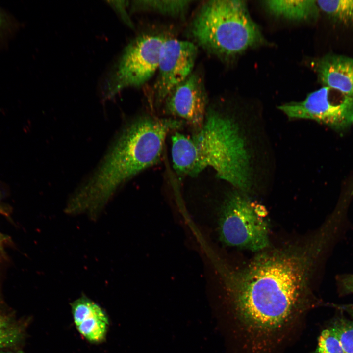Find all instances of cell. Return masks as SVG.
<instances>
[{"mask_svg":"<svg viewBox=\"0 0 353 353\" xmlns=\"http://www.w3.org/2000/svg\"><path fill=\"white\" fill-rule=\"evenodd\" d=\"M6 240L5 237L0 233V248L2 247L3 245L4 241Z\"/></svg>","mask_w":353,"mask_h":353,"instance_id":"cell-22","label":"cell"},{"mask_svg":"<svg viewBox=\"0 0 353 353\" xmlns=\"http://www.w3.org/2000/svg\"><path fill=\"white\" fill-rule=\"evenodd\" d=\"M71 306L75 326L88 317L107 315L98 303L84 295L73 302Z\"/></svg>","mask_w":353,"mask_h":353,"instance_id":"cell-15","label":"cell"},{"mask_svg":"<svg viewBox=\"0 0 353 353\" xmlns=\"http://www.w3.org/2000/svg\"><path fill=\"white\" fill-rule=\"evenodd\" d=\"M107 316L89 317L76 325V328L81 336L88 341L99 343L105 339L108 326Z\"/></svg>","mask_w":353,"mask_h":353,"instance_id":"cell-14","label":"cell"},{"mask_svg":"<svg viewBox=\"0 0 353 353\" xmlns=\"http://www.w3.org/2000/svg\"><path fill=\"white\" fill-rule=\"evenodd\" d=\"M336 280L338 290L341 295L353 294V274L337 275Z\"/></svg>","mask_w":353,"mask_h":353,"instance_id":"cell-19","label":"cell"},{"mask_svg":"<svg viewBox=\"0 0 353 353\" xmlns=\"http://www.w3.org/2000/svg\"><path fill=\"white\" fill-rule=\"evenodd\" d=\"M184 124L180 120L149 115L133 120L121 131L95 173L69 199L66 213L85 214L97 220L119 187L159 161L168 134Z\"/></svg>","mask_w":353,"mask_h":353,"instance_id":"cell-2","label":"cell"},{"mask_svg":"<svg viewBox=\"0 0 353 353\" xmlns=\"http://www.w3.org/2000/svg\"><path fill=\"white\" fill-rule=\"evenodd\" d=\"M110 5L121 17L123 21L130 27L134 28L133 24L128 15L127 8L129 5L127 0L108 1Z\"/></svg>","mask_w":353,"mask_h":353,"instance_id":"cell-20","label":"cell"},{"mask_svg":"<svg viewBox=\"0 0 353 353\" xmlns=\"http://www.w3.org/2000/svg\"><path fill=\"white\" fill-rule=\"evenodd\" d=\"M333 307L348 314L353 319V303L345 304H333Z\"/></svg>","mask_w":353,"mask_h":353,"instance_id":"cell-21","label":"cell"},{"mask_svg":"<svg viewBox=\"0 0 353 353\" xmlns=\"http://www.w3.org/2000/svg\"><path fill=\"white\" fill-rule=\"evenodd\" d=\"M263 2L271 13L291 20H313L319 16L320 10L316 0H277Z\"/></svg>","mask_w":353,"mask_h":353,"instance_id":"cell-11","label":"cell"},{"mask_svg":"<svg viewBox=\"0 0 353 353\" xmlns=\"http://www.w3.org/2000/svg\"><path fill=\"white\" fill-rule=\"evenodd\" d=\"M278 108L291 119L313 120L338 131L347 129L353 120V98L325 86L309 93L302 101Z\"/></svg>","mask_w":353,"mask_h":353,"instance_id":"cell-7","label":"cell"},{"mask_svg":"<svg viewBox=\"0 0 353 353\" xmlns=\"http://www.w3.org/2000/svg\"><path fill=\"white\" fill-rule=\"evenodd\" d=\"M329 328L338 337L344 353H353V319L337 317Z\"/></svg>","mask_w":353,"mask_h":353,"instance_id":"cell-17","label":"cell"},{"mask_svg":"<svg viewBox=\"0 0 353 353\" xmlns=\"http://www.w3.org/2000/svg\"><path fill=\"white\" fill-rule=\"evenodd\" d=\"M314 67L323 86L353 98V58L329 54L318 60Z\"/></svg>","mask_w":353,"mask_h":353,"instance_id":"cell-10","label":"cell"},{"mask_svg":"<svg viewBox=\"0 0 353 353\" xmlns=\"http://www.w3.org/2000/svg\"><path fill=\"white\" fill-rule=\"evenodd\" d=\"M161 106L170 118L180 120L196 130L203 124L208 109V98L202 76L192 72L175 86Z\"/></svg>","mask_w":353,"mask_h":353,"instance_id":"cell-9","label":"cell"},{"mask_svg":"<svg viewBox=\"0 0 353 353\" xmlns=\"http://www.w3.org/2000/svg\"><path fill=\"white\" fill-rule=\"evenodd\" d=\"M171 157L179 176H196L211 168L238 191L250 188V156L245 138L231 117L214 108H208L203 125L192 135L174 132Z\"/></svg>","mask_w":353,"mask_h":353,"instance_id":"cell-3","label":"cell"},{"mask_svg":"<svg viewBox=\"0 0 353 353\" xmlns=\"http://www.w3.org/2000/svg\"><path fill=\"white\" fill-rule=\"evenodd\" d=\"M192 0H134L131 9L134 11L156 13L173 18H183L187 14Z\"/></svg>","mask_w":353,"mask_h":353,"instance_id":"cell-12","label":"cell"},{"mask_svg":"<svg viewBox=\"0 0 353 353\" xmlns=\"http://www.w3.org/2000/svg\"><path fill=\"white\" fill-rule=\"evenodd\" d=\"M198 53L196 44L167 38L160 49L154 103L161 106L169 92L192 73Z\"/></svg>","mask_w":353,"mask_h":353,"instance_id":"cell-8","label":"cell"},{"mask_svg":"<svg viewBox=\"0 0 353 353\" xmlns=\"http://www.w3.org/2000/svg\"><path fill=\"white\" fill-rule=\"evenodd\" d=\"M315 353H345L338 337L329 327L319 336Z\"/></svg>","mask_w":353,"mask_h":353,"instance_id":"cell-18","label":"cell"},{"mask_svg":"<svg viewBox=\"0 0 353 353\" xmlns=\"http://www.w3.org/2000/svg\"><path fill=\"white\" fill-rule=\"evenodd\" d=\"M0 353H24L22 351H3V350H0Z\"/></svg>","mask_w":353,"mask_h":353,"instance_id":"cell-23","label":"cell"},{"mask_svg":"<svg viewBox=\"0 0 353 353\" xmlns=\"http://www.w3.org/2000/svg\"><path fill=\"white\" fill-rule=\"evenodd\" d=\"M316 235L303 247L262 252L240 270L214 261L239 321L255 336L267 338L279 332L302 310L313 267L329 242L324 234Z\"/></svg>","mask_w":353,"mask_h":353,"instance_id":"cell-1","label":"cell"},{"mask_svg":"<svg viewBox=\"0 0 353 353\" xmlns=\"http://www.w3.org/2000/svg\"><path fill=\"white\" fill-rule=\"evenodd\" d=\"M21 326L0 312V349L16 345L23 336Z\"/></svg>","mask_w":353,"mask_h":353,"instance_id":"cell-16","label":"cell"},{"mask_svg":"<svg viewBox=\"0 0 353 353\" xmlns=\"http://www.w3.org/2000/svg\"><path fill=\"white\" fill-rule=\"evenodd\" d=\"M190 33L208 52L227 57L263 42L245 1L212 0L198 9L190 24Z\"/></svg>","mask_w":353,"mask_h":353,"instance_id":"cell-4","label":"cell"},{"mask_svg":"<svg viewBox=\"0 0 353 353\" xmlns=\"http://www.w3.org/2000/svg\"><path fill=\"white\" fill-rule=\"evenodd\" d=\"M219 212L218 228L223 243L252 251L268 247L267 212L262 205L238 190L227 195Z\"/></svg>","mask_w":353,"mask_h":353,"instance_id":"cell-5","label":"cell"},{"mask_svg":"<svg viewBox=\"0 0 353 353\" xmlns=\"http://www.w3.org/2000/svg\"><path fill=\"white\" fill-rule=\"evenodd\" d=\"M319 10L333 21L344 25L353 24V0H316Z\"/></svg>","mask_w":353,"mask_h":353,"instance_id":"cell-13","label":"cell"},{"mask_svg":"<svg viewBox=\"0 0 353 353\" xmlns=\"http://www.w3.org/2000/svg\"><path fill=\"white\" fill-rule=\"evenodd\" d=\"M352 123H353V121H352Z\"/></svg>","mask_w":353,"mask_h":353,"instance_id":"cell-25","label":"cell"},{"mask_svg":"<svg viewBox=\"0 0 353 353\" xmlns=\"http://www.w3.org/2000/svg\"><path fill=\"white\" fill-rule=\"evenodd\" d=\"M167 37L159 33L140 35L125 48L106 85L107 95L145 84L157 71L162 45Z\"/></svg>","mask_w":353,"mask_h":353,"instance_id":"cell-6","label":"cell"},{"mask_svg":"<svg viewBox=\"0 0 353 353\" xmlns=\"http://www.w3.org/2000/svg\"><path fill=\"white\" fill-rule=\"evenodd\" d=\"M2 23V17L1 12L0 11V27L1 26Z\"/></svg>","mask_w":353,"mask_h":353,"instance_id":"cell-24","label":"cell"}]
</instances>
